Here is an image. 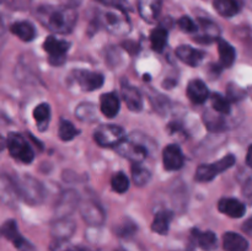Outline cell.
<instances>
[{"instance_id": "6da1fadb", "label": "cell", "mask_w": 252, "mask_h": 251, "mask_svg": "<svg viewBox=\"0 0 252 251\" xmlns=\"http://www.w3.org/2000/svg\"><path fill=\"white\" fill-rule=\"evenodd\" d=\"M34 15L46 29L58 34L71 32L78 20L76 10L69 5H41Z\"/></svg>"}, {"instance_id": "7a4b0ae2", "label": "cell", "mask_w": 252, "mask_h": 251, "mask_svg": "<svg viewBox=\"0 0 252 251\" xmlns=\"http://www.w3.org/2000/svg\"><path fill=\"white\" fill-rule=\"evenodd\" d=\"M97 21L110 33L116 36H125L130 31L129 17L122 7L106 6V9L98 12Z\"/></svg>"}, {"instance_id": "3957f363", "label": "cell", "mask_w": 252, "mask_h": 251, "mask_svg": "<svg viewBox=\"0 0 252 251\" xmlns=\"http://www.w3.org/2000/svg\"><path fill=\"white\" fill-rule=\"evenodd\" d=\"M14 188L17 194L30 204H38L44 198V188L41 182L30 175L19 176L14 182Z\"/></svg>"}, {"instance_id": "277c9868", "label": "cell", "mask_w": 252, "mask_h": 251, "mask_svg": "<svg viewBox=\"0 0 252 251\" xmlns=\"http://www.w3.org/2000/svg\"><path fill=\"white\" fill-rule=\"evenodd\" d=\"M94 139L100 147L116 148L126 139V132L120 126L103 125L96 129Z\"/></svg>"}, {"instance_id": "5b68a950", "label": "cell", "mask_w": 252, "mask_h": 251, "mask_svg": "<svg viewBox=\"0 0 252 251\" xmlns=\"http://www.w3.org/2000/svg\"><path fill=\"white\" fill-rule=\"evenodd\" d=\"M6 147L10 155L19 161L30 164L33 160L34 153L29 143L19 133H10L6 139Z\"/></svg>"}, {"instance_id": "8992f818", "label": "cell", "mask_w": 252, "mask_h": 251, "mask_svg": "<svg viewBox=\"0 0 252 251\" xmlns=\"http://www.w3.org/2000/svg\"><path fill=\"white\" fill-rule=\"evenodd\" d=\"M116 150L123 157L133 161V164H140L149 155V148L140 140L132 137L130 139H125L116 147Z\"/></svg>"}, {"instance_id": "52a82bcc", "label": "cell", "mask_w": 252, "mask_h": 251, "mask_svg": "<svg viewBox=\"0 0 252 251\" xmlns=\"http://www.w3.org/2000/svg\"><path fill=\"white\" fill-rule=\"evenodd\" d=\"M235 164V157L231 154L226 155L223 159L213 162V164H203L197 167L196 171V180L199 182H208L212 181L217 175L225 170L230 169Z\"/></svg>"}, {"instance_id": "ba28073f", "label": "cell", "mask_w": 252, "mask_h": 251, "mask_svg": "<svg viewBox=\"0 0 252 251\" xmlns=\"http://www.w3.org/2000/svg\"><path fill=\"white\" fill-rule=\"evenodd\" d=\"M69 46L70 44L66 41H62V39L56 38L53 36L48 37L44 41L43 48L47 52V54H48L49 63L53 64V65H62L65 62Z\"/></svg>"}, {"instance_id": "9c48e42d", "label": "cell", "mask_w": 252, "mask_h": 251, "mask_svg": "<svg viewBox=\"0 0 252 251\" xmlns=\"http://www.w3.org/2000/svg\"><path fill=\"white\" fill-rule=\"evenodd\" d=\"M0 233H1L7 240L11 241V243L14 244L15 248L19 251H36L34 250V246L20 234L19 229H17V224L15 220L5 221V223L2 224L1 229H0Z\"/></svg>"}, {"instance_id": "30bf717a", "label": "cell", "mask_w": 252, "mask_h": 251, "mask_svg": "<svg viewBox=\"0 0 252 251\" xmlns=\"http://www.w3.org/2000/svg\"><path fill=\"white\" fill-rule=\"evenodd\" d=\"M80 213L84 220L93 226H100L105 223V211L97 202L86 199L80 203Z\"/></svg>"}, {"instance_id": "8fae6325", "label": "cell", "mask_w": 252, "mask_h": 251, "mask_svg": "<svg viewBox=\"0 0 252 251\" xmlns=\"http://www.w3.org/2000/svg\"><path fill=\"white\" fill-rule=\"evenodd\" d=\"M220 36V30L218 25L207 19H199L197 30L194 32V39L199 43H211L218 41Z\"/></svg>"}, {"instance_id": "7c38bea8", "label": "cell", "mask_w": 252, "mask_h": 251, "mask_svg": "<svg viewBox=\"0 0 252 251\" xmlns=\"http://www.w3.org/2000/svg\"><path fill=\"white\" fill-rule=\"evenodd\" d=\"M75 80L80 85V88L85 91H94L96 89H100L103 84L102 74L95 73V71L89 70H76Z\"/></svg>"}, {"instance_id": "4fadbf2b", "label": "cell", "mask_w": 252, "mask_h": 251, "mask_svg": "<svg viewBox=\"0 0 252 251\" xmlns=\"http://www.w3.org/2000/svg\"><path fill=\"white\" fill-rule=\"evenodd\" d=\"M162 162H164V167L169 171H175V170H180L184 166V154H182L181 149L179 145L170 144L162 152Z\"/></svg>"}, {"instance_id": "5bb4252c", "label": "cell", "mask_w": 252, "mask_h": 251, "mask_svg": "<svg viewBox=\"0 0 252 251\" xmlns=\"http://www.w3.org/2000/svg\"><path fill=\"white\" fill-rule=\"evenodd\" d=\"M75 223L69 217L57 218L52 224V235L56 240H68L75 231Z\"/></svg>"}, {"instance_id": "9a60e30c", "label": "cell", "mask_w": 252, "mask_h": 251, "mask_svg": "<svg viewBox=\"0 0 252 251\" xmlns=\"http://www.w3.org/2000/svg\"><path fill=\"white\" fill-rule=\"evenodd\" d=\"M121 93H122L123 100H125L126 105L130 111L138 112L143 108V97L140 95L139 90L135 89L134 86L129 85L128 83L123 81L122 86H121Z\"/></svg>"}, {"instance_id": "2e32d148", "label": "cell", "mask_w": 252, "mask_h": 251, "mask_svg": "<svg viewBox=\"0 0 252 251\" xmlns=\"http://www.w3.org/2000/svg\"><path fill=\"white\" fill-rule=\"evenodd\" d=\"M79 204L78 193L74 191H66L59 198L58 203L56 206V213L58 214L57 218H63V217H69L71 212L76 208Z\"/></svg>"}, {"instance_id": "e0dca14e", "label": "cell", "mask_w": 252, "mask_h": 251, "mask_svg": "<svg viewBox=\"0 0 252 251\" xmlns=\"http://www.w3.org/2000/svg\"><path fill=\"white\" fill-rule=\"evenodd\" d=\"M161 10V0H138V11L143 20L154 22Z\"/></svg>"}, {"instance_id": "ac0fdd59", "label": "cell", "mask_w": 252, "mask_h": 251, "mask_svg": "<svg viewBox=\"0 0 252 251\" xmlns=\"http://www.w3.org/2000/svg\"><path fill=\"white\" fill-rule=\"evenodd\" d=\"M218 209L231 218H241L246 212L245 204L236 198H221L218 203Z\"/></svg>"}, {"instance_id": "d6986e66", "label": "cell", "mask_w": 252, "mask_h": 251, "mask_svg": "<svg viewBox=\"0 0 252 251\" xmlns=\"http://www.w3.org/2000/svg\"><path fill=\"white\" fill-rule=\"evenodd\" d=\"M187 96L193 103L202 105L209 97L208 88L202 80H198V79L192 80L189 81V86H187Z\"/></svg>"}, {"instance_id": "ffe728a7", "label": "cell", "mask_w": 252, "mask_h": 251, "mask_svg": "<svg viewBox=\"0 0 252 251\" xmlns=\"http://www.w3.org/2000/svg\"><path fill=\"white\" fill-rule=\"evenodd\" d=\"M120 98H118L117 94L115 93H107L103 94L100 97V110L103 116L108 118L115 117L120 111Z\"/></svg>"}, {"instance_id": "44dd1931", "label": "cell", "mask_w": 252, "mask_h": 251, "mask_svg": "<svg viewBox=\"0 0 252 251\" xmlns=\"http://www.w3.org/2000/svg\"><path fill=\"white\" fill-rule=\"evenodd\" d=\"M176 56L180 61L191 66H197L204 58L203 52L189 46H180L176 49Z\"/></svg>"}, {"instance_id": "7402d4cb", "label": "cell", "mask_w": 252, "mask_h": 251, "mask_svg": "<svg viewBox=\"0 0 252 251\" xmlns=\"http://www.w3.org/2000/svg\"><path fill=\"white\" fill-rule=\"evenodd\" d=\"M223 248L225 251H246L249 243L240 234L228 231L223 235Z\"/></svg>"}, {"instance_id": "603a6c76", "label": "cell", "mask_w": 252, "mask_h": 251, "mask_svg": "<svg viewBox=\"0 0 252 251\" xmlns=\"http://www.w3.org/2000/svg\"><path fill=\"white\" fill-rule=\"evenodd\" d=\"M193 238L197 245L204 251H213L218 246V239L213 231H199L194 229Z\"/></svg>"}, {"instance_id": "cb8c5ba5", "label": "cell", "mask_w": 252, "mask_h": 251, "mask_svg": "<svg viewBox=\"0 0 252 251\" xmlns=\"http://www.w3.org/2000/svg\"><path fill=\"white\" fill-rule=\"evenodd\" d=\"M10 31L25 42H30L36 37V29L33 25L29 21H17L14 22L10 27Z\"/></svg>"}, {"instance_id": "d4e9b609", "label": "cell", "mask_w": 252, "mask_h": 251, "mask_svg": "<svg viewBox=\"0 0 252 251\" xmlns=\"http://www.w3.org/2000/svg\"><path fill=\"white\" fill-rule=\"evenodd\" d=\"M213 6L219 15L224 17H233L240 11L239 0H213Z\"/></svg>"}, {"instance_id": "484cf974", "label": "cell", "mask_w": 252, "mask_h": 251, "mask_svg": "<svg viewBox=\"0 0 252 251\" xmlns=\"http://www.w3.org/2000/svg\"><path fill=\"white\" fill-rule=\"evenodd\" d=\"M218 52L219 57H220V64L225 68H229L234 64L236 57V52L234 47L231 46L229 42L224 41V39H218Z\"/></svg>"}, {"instance_id": "4316f807", "label": "cell", "mask_w": 252, "mask_h": 251, "mask_svg": "<svg viewBox=\"0 0 252 251\" xmlns=\"http://www.w3.org/2000/svg\"><path fill=\"white\" fill-rule=\"evenodd\" d=\"M203 122L206 123L207 128L212 132H221L226 128V122L224 120V115L218 112L206 111L203 113Z\"/></svg>"}, {"instance_id": "83f0119b", "label": "cell", "mask_w": 252, "mask_h": 251, "mask_svg": "<svg viewBox=\"0 0 252 251\" xmlns=\"http://www.w3.org/2000/svg\"><path fill=\"white\" fill-rule=\"evenodd\" d=\"M172 219V213L169 211H161L158 212L155 214V218L153 220L152 229L155 233L160 234V235H166L167 231H169L170 221Z\"/></svg>"}, {"instance_id": "f1b7e54d", "label": "cell", "mask_w": 252, "mask_h": 251, "mask_svg": "<svg viewBox=\"0 0 252 251\" xmlns=\"http://www.w3.org/2000/svg\"><path fill=\"white\" fill-rule=\"evenodd\" d=\"M33 117L39 130H46L51 120V107L48 103H41L33 111Z\"/></svg>"}, {"instance_id": "f546056e", "label": "cell", "mask_w": 252, "mask_h": 251, "mask_svg": "<svg viewBox=\"0 0 252 251\" xmlns=\"http://www.w3.org/2000/svg\"><path fill=\"white\" fill-rule=\"evenodd\" d=\"M150 43L155 52L161 53L167 43V30L165 27H158V29L153 30L150 33Z\"/></svg>"}, {"instance_id": "4dcf8cb0", "label": "cell", "mask_w": 252, "mask_h": 251, "mask_svg": "<svg viewBox=\"0 0 252 251\" xmlns=\"http://www.w3.org/2000/svg\"><path fill=\"white\" fill-rule=\"evenodd\" d=\"M75 116L83 122H94L96 120V108L93 103L83 102L76 107Z\"/></svg>"}, {"instance_id": "1f68e13d", "label": "cell", "mask_w": 252, "mask_h": 251, "mask_svg": "<svg viewBox=\"0 0 252 251\" xmlns=\"http://www.w3.org/2000/svg\"><path fill=\"white\" fill-rule=\"evenodd\" d=\"M133 181L137 186H144L152 179V174L147 167L140 166V164H133L132 166Z\"/></svg>"}, {"instance_id": "d6a6232c", "label": "cell", "mask_w": 252, "mask_h": 251, "mask_svg": "<svg viewBox=\"0 0 252 251\" xmlns=\"http://www.w3.org/2000/svg\"><path fill=\"white\" fill-rule=\"evenodd\" d=\"M212 106H213V110L216 112L220 113V115H229L231 111L230 102H229L228 98L225 96H221L219 94H214L212 96Z\"/></svg>"}, {"instance_id": "836d02e7", "label": "cell", "mask_w": 252, "mask_h": 251, "mask_svg": "<svg viewBox=\"0 0 252 251\" xmlns=\"http://www.w3.org/2000/svg\"><path fill=\"white\" fill-rule=\"evenodd\" d=\"M58 133H59V138H61L62 140L68 142V140L74 139V138L79 134V130L74 127L71 122H69V121L66 120H62L61 123H59Z\"/></svg>"}, {"instance_id": "e575fe53", "label": "cell", "mask_w": 252, "mask_h": 251, "mask_svg": "<svg viewBox=\"0 0 252 251\" xmlns=\"http://www.w3.org/2000/svg\"><path fill=\"white\" fill-rule=\"evenodd\" d=\"M111 185L112 188L118 193H125L129 187V180L123 172H118V174L113 175L112 180H111Z\"/></svg>"}, {"instance_id": "d590c367", "label": "cell", "mask_w": 252, "mask_h": 251, "mask_svg": "<svg viewBox=\"0 0 252 251\" xmlns=\"http://www.w3.org/2000/svg\"><path fill=\"white\" fill-rule=\"evenodd\" d=\"M150 101H152L153 106H154V108H157V111H159V112H166L167 108H169V100H167L165 96L160 95L159 93H153V95L149 96Z\"/></svg>"}, {"instance_id": "8d00e7d4", "label": "cell", "mask_w": 252, "mask_h": 251, "mask_svg": "<svg viewBox=\"0 0 252 251\" xmlns=\"http://www.w3.org/2000/svg\"><path fill=\"white\" fill-rule=\"evenodd\" d=\"M52 251H90L88 249L84 248H75V246L70 245L66 240H56L51 245Z\"/></svg>"}, {"instance_id": "74e56055", "label": "cell", "mask_w": 252, "mask_h": 251, "mask_svg": "<svg viewBox=\"0 0 252 251\" xmlns=\"http://www.w3.org/2000/svg\"><path fill=\"white\" fill-rule=\"evenodd\" d=\"M177 24H179L180 29H181L182 31L187 32V33H194L197 30V24L193 20L189 19V16H182L181 19L177 21Z\"/></svg>"}, {"instance_id": "f35d334b", "label": "cell", "mask_w": 252, "mask_h": 251, "mask_svg": "<svg viewBox=\"0 0 252 251\" xmlns=\"http://www.w3.org/2000/svg\"><path fill=\"white\" fill-rule=\"evenodd\" d=\"M135 231V226L133 223H127V224H123L121 225L120 228L117 229V234L120 236H123V238H127V236L132 235L133 233Z\"/></svg>"}, {"instance_id": "ab89813d", "label": "cell", "mask_w": 252, "mask_h": 251, "mask_svg": "<svg viewBox=\"0 0 252 251\" xmlns=\"http://www.w3.org/2000/svg\"><path fill=\"white\" fill-rule=\"evenodd\" d=\"M97 1L101 2V4L106 5V6L122 7V9H125V7H123V5H125V0H97Z\"/></svg>"}, {"instance_id": "60d3db41", "label": "cell", "mask_w": 252, "mask_h": 251, "mask_svg": "<svg viewBox=\"0 0 252 251\" xmlns=\"http://www.w3.org/2000/svg\"><path fill=\"white\" fill-rule=\"evenodd\" d=\"M244 192H245V196L248 197L250 201H252V175L248 179L245 184V188H244Z\"/></svg>"}, {"instance_id": "b9f144b4", "label": "cell", "mask_w": 252, "mask_h": 251, "mask_svg": "<svg viewBox=\"0 0 252 251\" xmlns=\"http://www.w3.org/2000/svg\"><path fill=\"white\" fill-rule=\"evenodd\" d=\"M243 230L245 231V233H248V234H252V217H251V218H249L248 220L244 223Z\"/></svg>"}, {"instance_id": "7bdbcfd3", "label": "cell", "mask_w": 252, "mask_h": 251, "mask_svg": "<svg viewBox=\"0 0 252 251\" xmlns=\"http://www.w3.org/2000/svg\"><path fill=\"white\" fill-rule=\"evenodd\" d=\"M246 165L252 169V145H250L248 149V154H246Z\"/></svg>"}, {"instance_id": "ee69618b", "label": "cell", "mask_w": 252, "mask_h": 251, "mask_svg": "<svg viewBox=\"0 0 252 251\" xmlns=\"http://www.w3.org/2000/svg\"><path fill=\"white\" fill-rule=\"evenodd\" d=\"M2 148H4V140H2L1 137H0V150H1Z\"/></svg>"}, {"instance_id": "f6af8a7d", "label": "cell", "mask_w": 252, "mask_h": 251, "mask_svg": "<svg viewBox=\"0 0 252 251\" xmlns=\"http://www.w3.org/2000/svg\"><path fill=\"white\" fill-rule=\"evenodd\" d=\"M71 2H73V4H79V2L81 1V0H70Z\"/></svg>"}, {"instance_id": "bcb514c9", "label": "cell", "mask_w": 252, "mask_h": 251, "mask_svg": "<svg viewBox=\"0 0 252 251\" xmlns=\"http://www.w3.org/2000/svg\"><path fill=\"white\" fill-rule=\"evenodd\" d=\"M116 251H125V250H122V249H120V250H116Z\"/></svg>"}]
</instances>
